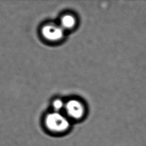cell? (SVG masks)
I'll use <instances>...</instances> for the list:
<instances>
[{"mask_svg":"<svg viewBox=\"0 0 146 146\" xmlns=\"http://www.w3.org/2000/svg\"><path fill=\"white\" fill-rule=\"evenodd\" d=\"M61 22L63 27L66 29H70L74 26L75 20L72 15H66L62 18Z\"/></svg>","mask_w":146,"mask_h":146,"instance_id":"4","label":"cell"},{"mask_svg":"<svg viewBox=\"0 0 146 146\" xmlns=\"http://www.w3.org/2000/svg\"><path fill=\"white\" fill-rule=\"evenodd\" d=\"M63 103L59 99L55 100L53 103V107L56 110H60L63 107Z\"/></svg>","mask_w":146,"mask_h":146,"instance_id":"5","label":"cell"},{"mask_svg":"<svg viewBox=\"0 0 146 146\" xmlns=\"http://www.w3.org/2000/svg\"><path fill=\"white\" fill-rule=\"evenodd\" d=\"M42 35L43 36L51 41H55L60 39L63 35V30L54 25H46L42 29Z\"/></svg>","mask_w":146,"mask_h":146,"instance_id":"2","label":"cell"},{"mask_svg":"<svg viewBox=\"0 0 146 146\" xmlns=\"http://www.w3.org/2000/svg\"><path fill=\"white\" fill-rule=\"evenodd\" d=\"M66 109L68 115L76 119L82 117L84 113L82 104L77 100L69 101L66 105Z\"/></svg>","mask_w":146,"mask_h":146,"instance_id":"3","label":"cell"},{"mask_svg":"<svg viewBox=\"0 0 146 146\" xmlns=\"http://www.w3.org/2000/svg\"><path fill=\"white\" fill-rule=\"evenodd\" d=\"M46 128L54 133H62L66 132L70 127L68 120L59 113L48 114L45 119Z\"/></svg>","mask_w":146,"mask_h":146,"instance_id":"1","label":"cell"}]
</instances>
